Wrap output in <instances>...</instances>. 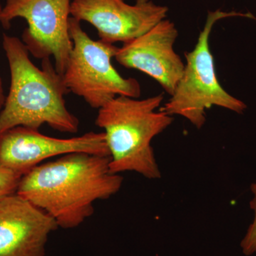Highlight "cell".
Masks as SVG:
<instances>
[{
	"instance_id": "obj_1",
	"label": "cell",
	"mask_w": 256,
	"mask_h": 256,
	"mask_svg": "<svg viewBox=\"0 0 256 256\" xmlns=\"http://www.w3.org/2000/svg\"><path fill=\"white\" fill-rule=\"evenodd\" d=\"M110 162V156L66 154L23 175L16 193L54 218L60 228H75L92 216L94 202L120 190L124 178L111 172Z\"/></svg>"
},
{
	"instance_id": "obj_2",
	"label": "cell",
	"mask_w": 256,
	"mask_h": 256,
	"mask_svg": "<svg viewBox=\"0 0 256 256\" xmlns=\"http://www.w3.org/2000/svg\"><path fill=\"white\" fill-rule=\"evenodd\" d=\"M2 45L11 84L0 112V133L16 127L38 130L44 124L62 132H78V118L69 112L64 98L70 92L50 58L42 60L38 68L20 38L4 34Z\"/></svg>"
},
{
	"instance_id": "obj_3",
	"label": "cell",
	"mask_w": 256,
	"mask_h": 256,
	"mask_svg": "<svg viewBox=\"0 0 256 256\" xmlns=\"http://www.w3.org/2000/svg\"><path fill=\"white\" fill-rule=\"evenodd\" d=\"M163 99L162 94L142 100L119 96L98 109L96 124L104 130L111 172L161 178L151 142L173 122L172 116L158 110Z\"/></svg>"
},
{
	"instance_id": "obj_4",
	"label": "cell",
	"mask_w": 256,
	"mask_h": 256,
	"mask_svg": "<svg viewBox=\"0 0 256 256\" xmlns=\"http://www.w3.org/2000/svg\"><path fill=\"white\" fill-rule=\"evenodd\" d=\"M233 16L255 18L250 13L220 10L208 12L196 46L192 52L185 54L186 64L182 76L171 98L160 108L161 112L170 116H182L197 129L203 127L206 122V110L212 106L244 114L247 106L229 94L218 82L210 46V37L215 24Z\"/></svg>"
},
{
	"instance_id": "obj_5",
	"label": "cell",
	"mask_w": 256,
	"mask_h": 256,
	"mask_svg": "<svg viewBox=\"0 0 256 256\" xmlns=\"http://www.w3.org/2000/svg\"><path fill=\"white\" fill-rule=\"evenodd\" d=\"M68 32L73 48L63 77L69 92L82 97L95 109L117 96L140 97L139 82L121 76L111 63L118 47L92 40L82 30L80 22L72 16L69 18Z\"/></svg>"
},
{
	"instance_id": "obj_6",
	"label": "cell",
	"mask_w": 256,
	"mask_h": 256,
	"mask_svg": "<svg viewBox=\"0 0 256 256\" xmlns=\"http://www.w3.org/2000/svg\"><path fill=\"white\" fill-rule=\"evenodd\" d=\"M70 0H6L0 23L9 28L11 22L23 18L28 28L22 42L34 57H54L56 70L63 75L73 48L68 32Z\"/></svg>"
},
{
	"instance_id": "obj_7",
	"label": "cell",
	"mask_w": 256,
	"mask_h": 256,
	"mask_svg": "<svg viewBox=\"0 0 256 256\" xmlns=\"http://www.w3.org/2000/svg\"><path fill=\"white\" fill-rule=\"evenodd\" d=\"M75 152L110 156L104 132L60 139L16 127L0 133V166L23 176L44 160Z\"/></svg>"
},
{
	"instance_id": "obj_8",
	"label": "cell",
	"mask_w": 256,
	"mask_h": 256,
	"mask_svg": "<svg viewBox=\"0 0 256 256\" xmlns=\"http://www.w3.org/2000/svg\"><path fill=\"white\" fill-rule=\"evenodd\" d=\"M168 8L152 0H72L70 16L86 22L97 30L100 41L126 44L154 28L166 18Z\"/></svg>"
},
{
	"instance_id": "obj_9",
	"label": "cell",
	"mask_w": 256,
	"mask_h": 256,
	"mask_svg": "<svg viewBox=\"0 0 256 256\" xmlns=\"http://www.w3.org/2000/svg\"><path fill=\"white\" fill-rule=\"evenodd\" d=\"M178 36L174 24L165 18L142 36L124 44L114 58L122 66L150 76L172 96L185 66L174 50Z\"/></svg>"
},
{
	"instance_id": "obj_10",
	"label": "cell",
	"mask_w": 256,
	"mask_h": 256,
	"mask_svg": "<svg viewBox=\"0 0 256 256\" xmlns=\"http://www.w3.org/2000/svg\"><path fill=\"white\" fill-rule=\"evenodd\" d=\"M54 218L13 194L0 200V256H45Z\"/></svg>"
},
{
	"instance_id": "obj_11",
	"label": "cell",
	"mask_w": 256,
	"mask_h": 256,
	"mask_svg": "<svg viewBox=\"0 0 256 256\" xmlns=\"http://www.w3.org/2000/svg\"><path fill=\"white\" fill-rule=\"evenodd\" d=\"M250 191L252 198L250 202V206L254 210V218L240 244L242 254L246 256L256 254V182L250 186Z\"/></svg>"
},
{
	"instance_id": "obj_12",
	"label": "cell",
	"mask_w": 256,
	"mask_h": 256,
	"mask_svg": "<svg viewBox=\"0 0 256 256\" xmlns=\"http://www.w3.org/2000/svg\"><path fill=\"white\" fill-rule=\"evenodd\" d=\"M21 175L0 166V200L16 193Z\"/></svg>"
},
{
	"instance_id": "obj_13",
	"label": "cell",
	"mask_w": 256,
	"mask_h": 256,
	"mask_svg": "<svg viewBox=\"0 0 256 256\" xmlns=\"http://www.w3.org/2000/svg\"><path fill=\"white\" fill-rule=\"evenodd\" d=\"M2 10V6L0 4V16H1ZM5 100H6V98H5L4 92H3L2 82L0 78V109L4 106Z\"/></svg>"
}]
</instances>
